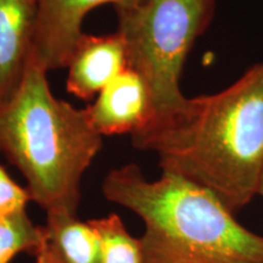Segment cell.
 <instances>
[{"instance_id":"1","label":"cell","mask_w":263,"mask_h":263,"mask_svg":"<svg viewBox=\"0 0 263 263\" xmlns=\"http://www.w3.org/2000/svg\"><path fill=\"white\" fill-rule=\"evenodd\" d=\"M159 156L162 172L209 189L233 213L257 195L263 168V62L224 90L186 98L130 134Z\"/></svg>"},{"instance_id":"2","label":"cell","mask_w":263,"mask_h":263,"mask_svg":"<svg viewBox=\"0 0 263 263\" xmlns=\"http://www.w3.org/2000/svg\"><path fill=\"white\" fill-rule=\"evenodd\" d=\"M108 201L143 219L144 263H263V236L236 221L209 189L174 173L149 180L136 163L111 170Z\"/></svg>"},{"instance_id":"3","label":"cell","mask_w":263,"mask_h":263,"mask_svg":"<svg viewBox=\"0 0 263 263\" xmlns=\"http://www.w3.org/2000/svg\"><path fill=\"white\" fill-rule=\"evenodd\" d=\"M32 51L18 89L0 106V153L21 172L45 213L77 215L81 183L103 147L85 110L55 98Z\"/></svg>"},{"instance_id":"4","label":"cell","mask_w":263,"mask_h":263,"mask_svg":"<svg viewBox=\"0 0 263 263\" xmlns=\"http://www.w3.org/2000/svg\"><path fill=\"white\" fill-rule=\"evenodd\" d=\"M215 10L216 0H145L116 10L128 67L146 83L153 117L172 112L186 100L179 88L184 64Z\"/></svg>"},{"instance_id":"5","label":"cell","mask_w":263,"mask_h":263,"mask_svg":"<svg viewBox=\"0 0 263 263\" xmlns=\"http://www.w3.org/2000/svg\"><path fill=\"white\" fill-rule=\"evenodd\" d=\"M145 0H37L38 20L33 52L48 71L67 67L83 34L82 25L91 10L112 5L129 9Z\"/></svg>"},{"instance_id":"6","label":"cell","mask_w":263,"mask_h":263,"mask_svg":"<svg viewBox=\"0 0 263 263\" xmlns=\"http://www.w3.org/2000/svg\"><path fill=\"white\" fill-rule=\"evenodd\" d=\"M85 114L101 137L134 133L153 117L146 83L137 71L127 67L99 93Z\"/></svg>"},{"instance_id":"7","label":"cell","mask_w":263,"mask_h":263,"mask_svg":"<svg viewBox=\"0 0 263 263\" xmlns=\"http://www.w3.org/2000/svg\"><path fill=\"white\" fill-rule=\"evenodd\" d=\"M127 67L126 43L120 33H83L68 60L66 88L78 99L90 100Z\"/></svg>"},{"instance_id":"8","label":"cell","mask_w":263,"mask_h":263,"mask_svg":"<svg viewBox=\"0 0 263 263\" xmlns=\"http://www.w3.org/2000/svg\"><path fill=\"white\" fill-rule=\"evenodd\" d=\"M37 0H0V106L14 97L34 45Z\"/></svg>"},{"instance_id":"9","label":"cell","mask_w":263,"mask_h":263,"mask_svg":"<svg viewBox=\"0 0 263 263\" xmlns=\"http://www.w3.org/2000/svg\"><path fill=\"white\" fill-rule=\"evenodd\" d=\"M35 263H103L101 244L90 222L65 212L47 213Z\"/></svg>"},{"instance_id":"10","label":"cell","mask_w":263,"mask_h":263,"mask_svg":"<svg viewBox=\"0 0 263 263\" xmlns=\"http://www.w3.org/2000/svg\"><path fill=\"white\" fill-rule=\"evenodd\" d=\"M89 222L100 238L103 263H144L140 239L129 234L120 216L111 213Z\"/></svg>"},{"instance_id":"11","label":"cell","mask_w":263,"mask_h":263,"mask_svg":"<svg viewBox=\"0 0 263 263\" xmlns=\"http://www.w3.org/2000/svg\"><path fill=\"white\" fill-rule=\"evenodd\" d=\"M42 238L27 211L0 218V263H10L20 254H34Z\"/></svg>"},{"instance_id":"12","label":"cell","mask_w":263,"mask_h":263,"mask_svg":"<svg viewBox=\"0 0 263 263\" xmlns=\"http://www.w3.org/2000/svg\"><path fill=\"white\" fill-rule=\"evenodd\" d=\"M31 201L27 188L18 185L0 164V218L27 211Z\"/></svg>"},{"instance_id":"13","label":"cell","mask_w":263,"mask_h":263,"mask_svg":"<svg viewBox=\"0 0 263 263\" xmlns=\"http://www.w3.org/2000/svg\"><path fill=\"white\" fill-rule=\"evenodd\" d=\"M257 195L263 196V168L261 171V174H259L258 185H257Z\"/></svg>"}]
</instances>
